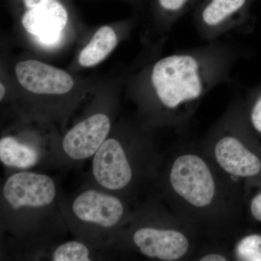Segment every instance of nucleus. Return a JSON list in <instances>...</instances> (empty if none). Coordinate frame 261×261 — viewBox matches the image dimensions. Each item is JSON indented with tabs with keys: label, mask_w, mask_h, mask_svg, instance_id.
<instances>
[{
	"label": "nucleus",
	"mask_w": 261,
	"mask_h": 261,
	"mask_svg": "<svg viewBox=\"0 0 261 261\" xmlns=\"http://www.w3.org/2000/svg\"><path fill=\"white\" fill-rule=\"evenodd\" d=\"M92 175L99 187L108 191H120L130 185L133 170L126 149L120 140L111 137L94 154Z\"/></svg>",
	"instance_id": "nucleus-8"
},
{
	"label": "nucleus",
	"mask_w": 261,
	"mask_h": 261,
	"mask_svg": "<svg viewBox=\"0 0 261 261\" xmlns=\"http://www.w3.org/2000/svg\"><path fill=\"white\" fill-rule=\"evenodd\" d=\"M133 243L145 257L163 261L179 260L190 247L188 239L180 231L151 226L136 230Z\"/></svg>",
	"instance_id": "nucleus-11"
},
{
	"label": "nucleus",
	"mask_w": 261,
	"mask_h": 261,
	"mask_svg": "<svg viewBox=\"0 0 261 261\" xmlns=\"http://www.w3.org/2000/svg\"><path fill=\"white\" fill-rule=\"evenodd\" d=\"M243 54L236 44L220 40L181 49L151 65L146 89L165 120L179 123L206 94L231 81V70Z\"/></svg>",
	"instance_id": "nucleus-1"
},
{
	"label": "nucleus",
	"mask_w": 261,
	"mask_h": 261,
	"mask_svg": "<svg viewBox=\"0 0 261 261\" xmlns=\"http://www.w3.org/2000/svg\"><path fill=\"white\" fill-rule=\"evenodd\" d=\"M238 257L243 260L261 261V236L251 234L244 238L236 248Z\"/></svg>",
	"instance_id": "nucleus-16"
},
{
	"label": "nucleus",
	"mask_w": 261,
	"mask_h": 261,
	"mask_svg": "<svg viewBox=\"0 0 261 261\" xmlns=\"http://www.w3.org/2000/svg\"><path fill=\"white\" fill-rule=\"evenodd\" d=\"M202 261H226L227 260L226 257L220 254L211 253L205 256L202 257L200 259Z\"/></svg>",
	"instance_id": "nucleus-19"
},
{
	"label": "nucleus",
	"mask_w": 261,
	"mask_h": 261,
	"mask_svg": "<svg viewBox=\"0 0 261 261\" xmlns=\"http://www.w3.org/2000/svg\"><path fill=\"white\" fill-rule=\"evenodd\" d=\"M40 159V150L35 145L21 142L13 136L2 137L0 161L5 166L28 169L37 166Z\"/></svg>",
	"instance_id": "nucleus-12"
},
{
	"label": "nucleus",
	"mask_w": 261,
	"mask_h": 261,
	"mask_svg": "<svg viewBox=\"0 0 261 261\" xmlns=\"http://www.w3.org/2000/svg\"><path fill=\"white\" fill-rule=\"evenodd\" d=\"M195 0H157L161 25L170 30L187 13Z\"/></svg>",
	"instance_id": "nucleus-14"
},
{
	"label": "nucleus",
	"mask_w": 261,
	"mask_h": 261,
	"mask_svg": "<svg viewBox=\"0 0 261 261\" xmlns=\"http://www.w3.org/2000/svg\"><path fill=\"white\" fill-rule=\"evenodd\" d=\"M5 93H6V89H5L4 84L1 83L0 84V99L1 101L4 99Z\"/></svg>",
	"instance_id": "nucleus-20"
},
{
	"label": "nucleus",
	"mask_w": 261,
	"mask_h": 261,
	"mask_svg": "<svg viewBox=\"0 0 261 261\" xmlns=\"http://www.w3.org/2000/svg\"><path fill=\"white\" fill-rule=\"evenodd\" d=\"M249 119L254 129L261 134V87L250 94Z\"/></svg>",
	"instance_id": "nucleus-17"
},
{
	"label": "nucleus",
	"mask_w": 261,
	"mask_h": 261,
	"mask_svg": "<svg viewBox=\"0 0 261 261\" xmlns=\"http://www.w3.org/2000/svg\"><path fill=\"white\" fill-rule=\"evenodd\" d=\"M173 192L185 202L202 208L216 195V183L207 163L194 154H185L173 162L169 175Z\"/></svg>",
	"instance_id": "nucleus-4"
},
{
	"label": "nucleus",
	"mask_w": 261,
	"mask_h": 261,
	"mask_svg": "<svg viewBox=\"0 0 261 261\" xmlns=\"http://www.w3.org/2000/svg\"><path fill=\"white\" fill-rule=\"evenodd\" d=\"M91 250L85 244L80 241H69L57 247L51 255L53 261L92 260Z\"/></svg>",
	"instance_id": "nucleus-15"
},
{
	"label": "nucleus",
	"mask_w": 261,
	"mask_h": 261,
	"mask_svg": "<svg viewBox=\"0 0 261 261\" xmlns=\"http://www.w3.org/2000/svg\"><path fill=\"white\" fill-rule=\"evenodd\" d=\"M24 29L42 45L54 47L61 42L68 21L66 9L59 0H23Z\"/></svg>",
	"instance_id": "nucleus-7"
},
{
	"label": "nucleus",
	"mask_w": 261,
	"mask_h": 261,
	"mask_svg": "<svg viewBox=\"0 0 261 261\" xmlns=\"http://www.w3.org/2000/svg\"><path fill=\"white\" fill-rule=\"evenodd\" d=\"M75 221L97 232H109L119 226L126 214L122 201L107 192L89 189L75 197L70 207Z\"/></svg>",
	"instance_id": "nucleus-6"
},
{
	"label": "nucleus",
	"mask_w": 261,
	"mask_h": 261,
	"mask_svg": "<svg viewBox=\"0 0 261 261\" xmlns=\"http://www.w3.org/2000/svg\"><path fill=\"white\" fill-rule=\"evenodd\" d=\"M118 37L111 27L103 25L94 33L88 44L81 51L79 63L84 68L95 66L104 61L116 47Z\"/></svg>",
	"instance_id": "nucleus-13"
},
{
	"label": "nucleus",
	"mask_w": 261,
	"mask_h": 261,
	"mask_svg": "<svg viewBox=\"0 0 261 261\" xmlns=\"http://www.w3.org/2000/svg\"><path fill=\"white\" fill-rule=\"evenodd\" d=\"M252 0H202L194 13L199 37L206 42L219 40L231 32L243 30L250 18Z\"/></svg>",
	"instance_id": "nucleus-3"
},
{
	"label": "nucleus",
	"mask_w": 261,
	"mask_h": 261,
	"mask_svg": "<svg viewBox=\"0 0 261 261\" xmlns=\"http://www.w3.org/2000/svg\"><path fill=\"white\" fill-rule=\"evenodd\" d=\"M2 196L9 212L36 215L45 212L56 202L57 187L47 175L20 171L7 178Z\"/></svg>",
	"instance_id": "nucleus-2"
},
{
	"label": "nucleus",
	"mask_w": 261,
	"mask_h": 261,
	"mask_svg": "<svg viewBox=\"0 0 261 261\" xmlns=\"http://www.w3.org/2000/svg\"><path fill=\"white\" fill-rule=\"evenodd\" d=\"M250 211L254 219L261 222V192L252 198L250 203Z\"/></svg>",
	"instance_id": "nucleus-18"
},
{
	"label": "nucleus",
	"mask_w": 261,
	"mask_h": 261,
	"mask_svg": "<svg viewBox=\"0 0 261 261\" xmlns=\"http://www.w3.org/2000/svg\"><path fill=\"white\" fill-rule=\"evenodd\" d=\"M15 73L20 85L33 94L61 95L74 86L71 75L64 70L36 60L19 62Z\"/></svg>",
	"instance_id": "nucleus-10"
},
{
	"label": "nucleus",
	"mask_w": 261,
	"mask_h": 261,
	"mask_svg": "<svg viewBox=\"0 0 261 261\" xmlns=\"http://www.w3.org/2000/svg\"><path fill=\"white\" fill-rule=\"evenodd\" d=\"M111 128L109 116L95 113L70 128L62 140V149L67 157L82 161L93 157L108 138Z\"/></svg>",
	"instance_id": "nucleus-9"
},
{
	"label": "nucleus",
	"mask_w": 261,
	"mask_h": 261,
	"mask_svg": "<svg viewBox=\"0 0 261 261\" xmlns=\"http://www.w3.org/2000/svg\"><path fill=\"white\" fill-rule=\"evenodd\" d=\"M243 118L238 107L224 118L221 124L226 132L220 126L223 132L215 145V157L219 166L229 174L252 177L260 172L261 161L239 138V128Z\"/></svg>",
	"instance_id": "nucleus-5"
}]
</instances>
